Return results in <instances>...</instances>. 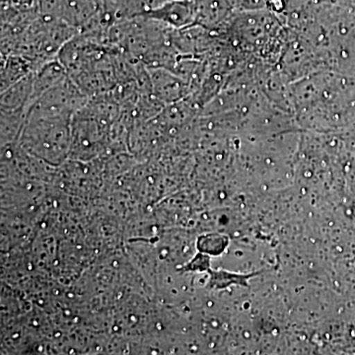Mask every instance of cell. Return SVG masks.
Masks as SVG:
<instances>
[{"mask_svg": "<svg viewBox=\"0 0 355 355\" xmlns=\"http://www.w3.org/2000/svg\"><path fill=\"white\" fill-rule=\"evenodd\" d=\"M72 119L28 113L18 139L21 148L48 164H62L70 155Z\"/></svg>", "mask_w": 355, "mask_h": 355, "instance_id": "cell-1", "label": "cell"}, {"mask_svg": "<svg viewBox=\"0 0 355 355\" xmlns=\"http://www.w3.org/2000/svg\"><path fill=\"white\" fill-rule=\"evenodd\" d=\"M77 34L79 30L74 26L60 18L41 13L21 37L13 53L24 55L43 65L58 58L64 44Z\"/></svg>", "mask_w": 355, "mask_h": 355, "instance_id": "cell-2", "label": "cell"}, {"mask_svg": "<svg viewBox=\"0 0 355 355\" xmlns=\"http://www.w3.org/2000/svg\"><path fill=\"white\" fill-rule=\"evenodd\" d=\"M151 90L163 105L174 104L193 92V86L181 76L164 67H147Z\"/></svg>", "mask_w": 355, "mask_h": 355, "instance_id": "cell-3", "label": "cell"}, {"mask_svg": "<svg viewBox=\"0 0 355 355\" xmlns=\"http://www.w3.org/2000/svg\"><path fill=\"white\" fill-rule=\"evenodd\" d=\"M142 15L153 18L174 29H184L197 25V0H170Z\"/></svg>", "mask_w": 355, "mask_h": 355, "instance_id": "cell-4", "label": "cell"}, {"mask_svg": "<svg viewBox=\"0 0 355 355\" xmlns=\"http://www.w3.org/2000/svg\"><path fill=\"white\" fill-rule=\"evenodd\" d=\"M34 74H29L25 78L13 84L1 92V112H29L33 104L34 92Z\"/></svg>", "mask_w": 355, "mask_h": 355, "instance_id": "cell-5", "label": "cell"}, {"mask_svg": "<svg viewBox=\"0 0 355 355\" xmlns=\"http://www.w3.org/2000/svg\"><path fill=\"white\" fill-rule=\"evenodd\" d=\"M1 58V92L42 67L31 58L16 53Z\"/></svg>", "mask_w": 355, "mask_h": 355, "instance_id": "cell-6", "label": "cell"}, {"mask_svg": "<svg viewBox=\"0 0 355 355\" xmlns=\"http://www.w3.org/2000/svg\"><path fill=\"white\" fill-rule=\"evenodd\" d=\"M212 286L219 287V289L237 284V286H249L248 280L251 277H256L259 272L250 273V275H238V273H230L228 272H219L212 273Z\"/></svg>", "mask_w": 355, "mask_h": 355, "instance_id": "cell-7", "label": "cell"}, {"mask_svg": "<svg viewBox=\"0 0 355 355\" xmlns=\"http://www.w3.org/2000/svg\"><path fill=\"white\" fill-rule=\"evenodd\" d=\"M228 239L226 236L210 234L200 238L198 247L202 253L219 254L227 247Z\"/></svg>", "mask_w": 355, "mask_h": 355, "instance_id": "cell-8", "label": "cell"}]
</instances>
